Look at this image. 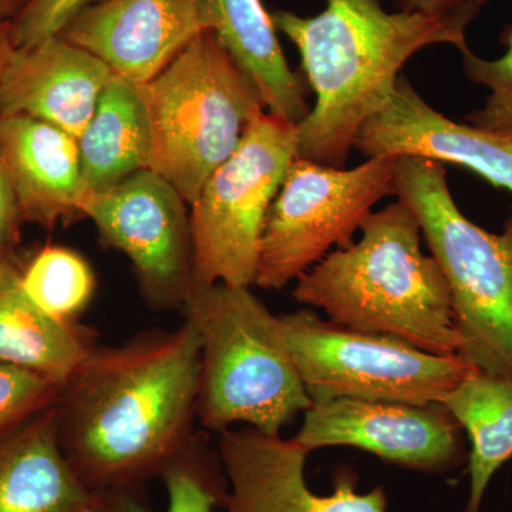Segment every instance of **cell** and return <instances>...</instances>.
Here are the masks:
<instances>
[{
  "mask_svg": "<svg viewBox=\"0 0 512 512\" xmlns=\"http://www.w3.org/2000/svg\"><path fill=\"white\" fill-rule=\"evenodd\" d=\"M198 386L200 340L188 320L94 346L55 403L67 463L93 494L140 491L200 439Z\"/></svg>",
  "mask_w": 512,
  "mask_h": 512,
  "instance_id": "6da1fadb",
  "label": "cell"
},
{
  "mask_svg": "<svg viewBox=\"0 0 512 512\" xmlns=\"http://www.w3.org/2000/svg\"><path fill=\"white\" fill-rule=\"evenodd\" d=\"M276 30L299 50L315 104L298 124L296 156L343 168L357 133L392 96L407 60L450 45L466 52L463 19L390 13L380 0H326L316 16L275 10Z\"/></svg>",
  "mask_w": 512,
  "mask_h": 512,
  "instance_id": "7a4b0ae2",
  "label": "cell"
},
{
  "mask_svg": "<svg viewBox=\"0 0 512 512\" xmlns=\"http://www.w3.org/2000/svg\"><path fill=\"white\" fill-rule=\"evenodd\" d=\"M360 232L296 279L295 301L343 328L457 355L461 338L450 291L436 259L421 251L416 214L399 200L372 212Z\"/></svg>",
  "mask_w": 512,
  "mask_h": 512,
  "instance_id": "3957f363",
  "label": "cell"
},
{
  "mask_svg": "<svg viewBox=\"0 0 512 512\" xmlns=\"http://www.w3.org/2000/svg\"><path fill=\"white\" fill-rule=\"evenodd\" d=\"M183 312L200 340L197 420L205 430L220 434L247 424L281 434L311 409L278 316L251 288L194 282Z\"/></svg>",
  "mask_w": 512,
  "mask_h": 512,
  "instance_id": "277c9868",
  "label": "cell"
},
{
  "mask_svg": "<svg viewBox=\"0 0 512 512\" xmlns=\"http://www.w3.org/2000/svg\"><path fill=\"white\" fill-rule=\"evenodd\" d=\"M394 195L416 214L436 259L461 338L457 355L512 382V210L501 234L468 220L439 161L397 157Z\"/></svg>",
  "mask_w": 512,
  "mask_h": 512,
  "instance_id": "5b68a950",
  "label": "cell"
},
{
  "mask_svg": "<svg viewBox=\"0 0 512 512\" xmlns=\"http://www.w3.org/2000/svg\"><path fill=\"white\" fill-rule=\"evenodd\" d=\"M137 89L150 127V170L188 205L265 111L255 84L214 30L200 33Z\"/></svg>",
  "mask_w": 512,
  "mask_h": 512,
  "instance_id": "8992f818",
  "label": "cell"
},
{
  "mask_svg": "<svg viewBox=\"0 0 512 512\" xmlns=\"http://www.w3.org/2000/svg\"><path fill=\"white\" fill-rule=\"evenodd\" d=\"M279 332L313 404L338 399L441 403L476 367L386 335L356 332L301 309Z\"/></svg>",
  "mask_w": 512,
  "mask_h": 512,
  "instance_id": "52a82bcc",
  "label": "cell"
},
{
  "mask_svg": "<svg viewBox=\"0 0 512 512\" xmlns=\"http://www.w3.org/2000/svg\"><path fill=\"white\" fill-rule=\"evenodd\" d=\"M298 150V126L259 113L191 205L194 279L255 285L266 214Z\"/></svg>",
  "mask_w": 512,
  "mask_h": 512,
  "instance_id": "ba28073f",
  "label": "cell"
},
{
  "mask_svg": "<svg viewBox=\"0 0 512 512\" xmlns=\"http://www.w3.org/2000/svg\"><path fill=\"white\" fill-rule=\"evenodd\" d=\"M396 160L367 158L345 170L293 158L266 214L255 285L282 289L332 248L353 244L376 202L394 194Z\"/></svg>",
  "mask_w": 512,
  "mask_h": 512,
  "instance_id": "9c48e42d",
  "label": "cell"
},
{
  "mask_svg": "<svg viewBox=\"0 0 512 512\" xmlns=\"http://www.w3.org/2000/svg\"><path fill=\"white\" fill-rule=\"evenodd\" d=\"M187 205L150 168L109 190L84 192L80 201L101 242L130 259L141 295L156 311H183L195 282Z\"/></svg>",
  "mask_w": 512,
  "mask_h": 512,
  "instance_id": "30bf717a",
  "label": "cell"
},
{
  "mask_svg": "<svg viewBox=\"0 0 512 512\" xmlns=\"http://www.w3.org/2000/svg\"><path fill=\"white\" fill-rule=\"evenodd\" d=\"M295 440L309 451L355 447L387 463L444 474L466 460L463 429L443 403L338 399L306 410Z\"/></svg>",
  "mask_w": 512,
  "mask_h": 512,
  "instance_id": "8fae6325",
  "label": "cell"
},
{
  "mask_svg": "<svg viewBox=\"0 0 512 512\" xmlns=\"http://www.w3.org/2000/svg\"><path fill=\"white\" fill-rule=\"evenodd\" d=\"M311 451L281 434L247 429L220 433L218 457L228 481L227 512H386L383 487L357 491V476L340 470L333 493H313L305 480Z\"/></svg>",
  "mask_w": 512,
  "mask_h": 512,
  "instance_id": "7c38bea8",
  "label": "cell"
},
{
  "mask_svg": "<svg viewBox=\"0 0 512 512\" xmlns=\"http://www.w3.org/2000/svg\"><path fill=\"white\" fill-rule=\"evenodd\" d=\"M211 29L208 0H103L57 36L99 57L121 79L144 84Z\"/></svg>",
  "mask_w": 512,
  "mask_h": 512,
  "instance_id": "4fadbf2b",
  "label": "cell"
},
{
  "mask_svg": "<svg viewBox=\"0 0 512 512\" xmlns=\"http://www.w3.org/2000/svg\"><path fill=\"white\" fill-rule=\"evenodd\" d=\"M353 147L367 158L416 156L461 165L512 194V138L448 119L404 76L383 109L360 128Z\"/></svg>",
  "mask_w": 512,
  "mask_h": 512,
  "instance_id": "5bb4252c",
  "label": "cell"
},
{
  "mask_svg": "<svg viewBox=\"0 0 512 512\" xmlns=\"http://www.w3.org/2000/svg\"><path fill=\"white\" fill-rule=\"evenodd\" d=\"M113 72L82 47L50 36L19 47L2 86L0 116L33 117L82 136Z\"/></svg>",
  "mask_w": 512,
  "mask_h": 512,
  "instance_id": "9a60e30c",
  "label": "cell"
},
{
  "mask_svg": "<svg viewBox=\"0 0 512 512\" xmlns=\"http://www.w3.org/2000/svg\"><path fill=\"white\" fill-rule=\"evenodd\" d=\"M0 157L12 175L23 221L52 228L82 215L77 138L33 117L0 116Z\"/></svg>",
  "mask_w": 512,
  "mask_h": 512,
  "instance_id": "2e32d148",
  "label": "cell"
},
{
  "mask_svg": "<svg viewBox=\"0 0 512 512\" xmlns=\"http://www.w3.org/2000/svg\"><path fill=\"white\" fill-rule=\"evenodd\" d=\"M93 500L60 447L55 404L0 437V512H87Z\"/></svg>",
  "mask_w": 512,
  "mask_h": 512,
  "instance_id": "e0dca14e",
  "label": "cell"
},
{
  "mask_svg": "<svg viewBox=\"0 0 512 512\" xmlns=\"http://www.w3.org/2000/svg\"><path fill=\"white\" fill-rule=\"evenodd\" d=\"M212 29L255 84L265 110L288 123L308 116L305 86L279 45L262 0H208Z\"/></svg>",
  "mask_w": 512,
  "mask_h": 512,
  "instance_id": "ac0fdd59",
  "label": "cell"
},
{
  "mask_svg": "<svg viewBox=\"0 0 512 512\" xmlns=\"http://www.w3.org/2000/svg\"><path fill=\"white\" fill-rule=\"evenodd\" d=\"M94 346L90 329L40 309L6 259L0 266V363L64 383Z\"/></svg>",
  "mask_w": 512,
  "mask_h": 512,
  "instance_id": "d6986e66",
  "label": "cell"
},
{
  "mask_svg": "<svg viewBox=\"0 0 512 512\" xmlns=\"http://www.w3.org/2000/svg\"><path fill=\"white\" fill-rule=\"evenodd\" d=\"M84 192H101L150 168V127L137 84L113 74L77 138Z\"/></svg>",
  "mask_w": 512,
  "mask_h": 512,
  "instance_id": "ffe728a7",
  "label": "cell"
},
{
  "mask_svg": "<svg viewBox=\"0 0 512 512\" xmlns=\"http://www.w3.org/2000/svg\"><path fill=\"white\" fill-rule=\"evenodd\" d=\"M441 403L467 431L471 443L470 493L464 512H481L488 485L512 458V382L476 370Z\"/></svg>",
  "mask_w": 512,
  "mask_h": 512,
  "instance_id": "44dd1931",
  "label": "cell"
},
{
  "mask_svg": "<svg viewBox=\"0 0 512 512\" xmlns=\"http://www.w3.org/2000/svg\"><path fill=\"white\" fill-rule=\"evenodd\" d=\"M167 508L164 512H214L222 507L228 481L220 457L211 453L200 439L164 471ZM140 491L110 490L94 494L87 512H154L140 497Z\"/></svg>",
  "mask_w": 512,
  "mask_h": 512,
  "instance_id": "7402d4cb",
  "label": "cell"
},
{
  "mask_svg": "<svg viewBox=\"0 0 512 512\" xmlns=\"http://www.w3.org/2000/svg\"><path fill=\"white\" fill-rule=\"evenodd\" d=\"M20 282L40 309L64 322H74L96 289L89 262L73 249L57 245L37 252L25 272H20Z\"/></svg>",
  "mask_w": 512,
  "mask_h": 512,
  "instance_id": "603a6c76",
  "label": "cell"
},
{
  "mask_svg": "<svg viewBox=\"0 0 512 512\" xmlns=\"http://www.w3.org/2000/svg\"><path fill=\"white\" fill-rule=\"evenodd\" d=\"M500 40L505 52L497 59H484L471 49L461 53L467 79L488 90L483 106L471 111L466 120L483 130L512 138V25L505 26Z\"/></svg>",
  "mask_w": 512,
  "mask_h": 512,
  "instance_id": "cb8c5ba5",
  "label": "cell"
},
{
  "mask_svg": "<svg viewBox=\"0 0 512 512\" xmlns=\"http://www.w3.org/2000/svg\"><path fill=\"white\" fill-rule=\"evenodd\" d=\"M64 383L0 363V437L56 403Z\"/></svg>",
  "mask_w": 512,
  "mask_h": 512,
  "instance_id": "d4e9b609",
  "label": "cell"
},
{
  "mask_svg": "<svg viewBox=\"0 0 512 512\" xmlns=\"http://www.w3.org/2000/svg\"><path fill=\"white\" fill-rule=\"evenodd\" d=\"M99 2L103 0H29L18 16L10 20L13 45L19 49L57 36L70 20Z\"/></svg>",
  "mask_w": 512,
  "mask_h": 512,
  "instance_id": "484cf974",
  "label": "cell"
},
{
  "mask_svg": "<svg viewBox=\"0 0 512 512\" xmlns=\"http://www.w3.org/2000/svg\"><path fill=\"white\" fill-rule=\"evenodd\" d=\"M494 0H399L406 12L424 13L440 18L463 19L471 23L488 3Z\"/></svg>",
  "mask_w": 512,
  "mask_h": 512,
  "instance_id": "4316f807",
  "label": "cell"
},
{
  "mask_svg": "<svg viewBox=\"0 0 512 512\" xmlns=\"http://www.w3.org/2000/svg\"><path fill=\"white\" fill-rule=\"evenodd\" d=\"M20 222L23 218L12 175L0 157V245L8 248L18 239Z\"/></svg>",
  "mask_w": 512,
  "mask_h": 512,
  "instance_id": "83f0119b",
  "label": "cell"
},
{
  "mask_svg": "<svg viewBox=\"0 0 512 512\" xmlns=\"http://www.w3.org/2000/svg\"><path fill=\"white\" fill-rule=\"evenodd\" d=\"M16 47L10 36V22H0V86L15 56Z\"/></svg>",
  "mask_w": 512,
  "mask_h": 512,
  "instance_id": "f1b7e54d",
  "label": "cell"
},
{
  "mask_svg": "<svg viewBox=\"0 0 512 512\" xmlns=\"http://www.w3.org/2000/svg\"><path fill=\"white\" fill-rule=\"evenodd\" d=\"M29 0H0V22H10L18 16Z\"/></svg>",
  "mask_w": 512,
  "mask_h": 512,
  "instance_id": "f546056e",
  "label": "cell"
},
{
  "mask_svg": "<svg viewBox=\"0 0 512 512\" xmlns=\"http://www.w3.org/2000/svg\"><path fill=\"white\" fill-rule=\"evenodd\" d=\"M5 251H6V248L3 247V245H0V266L5 264V261H6Z\"/></svg>",
  "mask_w": 512,
  "mask_h": 512,
  "instance_id": "4dcf8cb0",
  "label": "cell"
}]
</instances>
